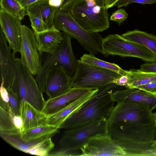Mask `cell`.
<instances>
[{
	"mask_svg": "<svg viewBox=\"0 0 156 156\" xmlns=\"http://www.w3.org/2000/svg\"><path fill=\"white\" fill-rule=\"evenodd\" d=\"M121 86L112 83L98 89L96 94L71 114L59 126L66 129L82 126L108 118L115 106L111 94Z\"/></svg>",
	"mask_w": 156,
	"mask_h": 156,
	"instance_id": "1",
	"label": "cell"
},
{
	"mask_svg": "<svg viewBox=\"0 0 156 156\" xmlns=\"http://www.w3.org/2000/svg\"><path fill=\"white\" fill-rule=\"evenodd\" d=\"M69 10L76 21L89 32L98 33L109 27V15L104 0H80Z\"/></svg>",
	"mask_w": 156,
	"mask_h": 156,
	"instance_id": "2",
	"label": "cell"
},
{
	"mask_svg": "<svg viewBox=\"0 0 156 156\" xmlns=\"http://www.w3.org/2000/svg\"><path fill=\"white\" fill-rule=\"evenodd\" d=\"M63 39L53 53H47L44 58L40 68L35 76V79L42 93L45 92L44 83L46 75L52 68L62 67L71 78L76 70L77 60L73 53L71 44L72 38L68 34L62 32Z\"/></svg>",
	"mask_w": 156,
	"mask_h": 156,
	"instance_id": "3",
	"label": "cell"
},
{
	"mask_svg": "<svg viewBox=\"0 0 156 156\" xmlns=\"http://www.w3.org/2000/svg\"><path fill=\"white\" fill-rule=\"evenodd\" d=\"M53 25L58 30L76 39L90 53L104 55L103 38L98 33H91L83 28L73 18L69 9L58 10L55 16Z\"/></svg>",
	"mask_w": 156,
	"mask_h": 156,
	"instance_id": "4",
	"label": "cell"
},
{
	"mask_svg": "<svg viewBox=\"0 0 156 156\" xmlns=\"http://www.w3.org/2000/svg\"><path fill=\"white\" fill-rule=\"evenodd\" d=\"M22 63L16 58L14 75L11 86L20 101H27L38 110L42 112L46 101L35 77Z\"/></svg>",
	"mask_w": 156,
	"mask_h": 156,
	"instance_id": "5",
	"label": "cell"
},
{
	"mask_svg": "<svg viewBox=\"0 0 156 156\" xmlns=\"http://www.w3.org/2000/svg\"><path fill=\"white\" fill-rule=\"evenodd\" d=\"M108 118H103L82 126L66 129L59 141L60 149L51 155H67L68 152L80 149L91 137L109 133Z\"/></svg>",
	"mask_w": 156,
	"mask_h": 156,
	"instance_id": "6",
	"label": "cell"
},
{
	"mask_svg": "<svg viewBox=\"0 0 156 156\" xmlns=\"http://www.w3.org/2000/svg\"><path fill=\"white\" fill-rule=\"evenodd\" d=\"M121 75L77 60L76 71L71 78L72 87L99 89L112 83Z\"/></svg>",
	"mask_w": 156,
	"mask_h": 156,
	"instance_id": "7",
	"label": "cell"
},
{
	"mask_svg": "<svg viewBox=\"0 0 156 156\" xmlns=\"http://www.w3.org/2000/svg\"><path fill=\"white\" fill-rule=\"evenodd\" d=\"M104 55H119L139 58L149 62L156 61V55L146 47L125 39L121 35L110 34L103 38Z\"/></svg>",
	"mask_w": 156,
	"mask_h": 156,
	"instance_id": "8",
	"label": "cell"
},
{
	"mask_svg": "<svg viewBox=\"0 0 156 156\" xmlns=\"http://www.w3.org/2000/svg\"><path fill=\"white\" fill-rule=\"evenodd\" d=\"M81 156H125V153L109 133L90 137L80 149Z\"/></svg>",
	"mask_w": 156,
	"mask_h": 156,
	"instance_id": "9",
	"label": "cell"
},
{
	"mask_svg": "<svg viewBox=\"0 0 156 156\" xmlns=\"http://www.w3.org/2000/svg\"><path fill=\"white\" fill-rule=\"evenodd\" d=\"M20 52L21 61L33 76L38 73L41 61L34 32L22 25Z\"/></svg>",
	"mask_w": 156,
	"mask_h": 156,
	"instance_id": "10",
	"label": "cell"
},
{
	"mask_svg": "<svg viewBox=\"0 0 156 156\" xmlns=\"http://www.w3.org/2000/svg\"><path fill=\"white\" fill-rule=\"evenodd\" d=\"M72 86L71 77L61 66H57L49 70L45 80V92L49 98L64 94Z\"/></svg>",
	"mask_w": 156,
	"mask_h": 156,
	"instance_id": "11",
	"label": "cell"
},
{
	"mask_svg": "<svg viewBox=\"0 0 156 156\" xmlns=\"http://www.w3.org/2000/svg\"><path fill=\"white\" fill-rule=\"evenodd\" d=\"M4 33L0 28V80L6 89L11 86L14 75L16 58L7 44Z\"/></svg>",
	"mask_w": 156,
	"mask_h": 156,
	"instance_id": "12",
	"label": "cell"
},
{
	"mask_svg": "<svg viewBox=\"0 0 156 156\" xmlns=\"http://www.w3.org/2000/svg\"><path fill=\"white\" fill-rule=\"evenodd\" d=\"M21 21L20 19L0 10V28L4 33L9 46L15 54L20 51Z\"/></svg>",
	"mask_w": 156,
	"mask_h": 156,
	"instance_id": "13",
	"label": "cell"
},
{
	"mask_svg": "<svg viewBox=\"0 0 156 156\" xmlns=\"http://www.w3.org/2000/svg\"><path fill=\"white\" fill-rule=\"evenodd\" d=\"M90 90L73 87L64 94L53 98H49L46 101L42 112L47 116L52 115L66 107Z\"/></svg>",
	"mask_w": 156,
	"mask_h": 156,
	"instance_id": "14",
	"label": "cell"
},
{
	"mask_svg": "<svg viewBox=\"0 0 156 156\" xmlns=\"http://www.w3.org/2000/svg\"><path fill=\"white\" fill-rule=\"evenodd\" d=\"M34 33L40 54L43 53H53L63 39L62 32L54 25L43 31Z\"/></svg>",
	"mask_w": 156,
	"mask_h": 156,
	"instance_id": "15",
	"label": "cell"
},
{
	"mask_svg": "<svg viewBox=\"0 0 156 156\" xmlns=\"http://www.w3.org/2000/svg\"><path fill=\"white\" fill-rule=\"evenodd\" d=\"M98 90V89L90 90L60 111L52 115L47 116V124L55 126L59 129V126L69 116L83 104L92 98Z\"/></svg>",
	"mask_w": 156,
	"mask_h": 156,
	"instance_id": "16",
	"label": "cell"
},
{
	"mask_svg": "<svg viewBox=\"0 0 156 156\" xmlns=\"http://www.w3.org/2000/svg\"><path fill=\"white\" fill-rule=\"evenodd\" d=\"M20 115L23 123V132L40 125L47 124V116L24 100L21 101Z\"/></svg>",
	"mask_w": 156,
	"mask_h": 156,
	"instance_id": "17",
	"label": "cell"
},
{
	"mask_svg": "<svg viewBox=\"0 0 156 156\" xmlns=\"http://www.w3.org/2000/svg\"><path fill=\"white\" fill-rule=\"evenodd\" d=\"M126 39L146 47L156 55V36L137 30L129 31L121 35Z\"/></svg>",
	"mask_w": 156,
	"mask_h": 156,
	"instance_id": "18",
	"label": "cell"
},
{
	"mask_svg": "<svg viewBox=\"0 0 156 156\" xmlns=\"http://www.w3.org/2000/svg\"><path fill=\"white\" fill-rule=\"evenodd\" d=\"M55 126L48 124L40 125L29 129L20 135L24 141H30L46 137H52L59 132Z\"/></svg>",
	"mask_w": 156,
	"mask_h": 156,
	"instance_id": "19",
	"label": "cell"
},
{
	"mask_svg": "<svg viewBox=\"0 0 156 156\" xmlns=\"http://www.w3.org/2000/svg\"><path fill=\"white\" fill-rule=\"evenodd\" d=\"M129 77V87L134 89L137 87L156 81V73L145 72L138 69L127 70Z\"/></svg>",
	"mask_w": 156,
	"mask_h": 156,
	"instance_id": "20",
	"label": "cell"
},
{
	"mask_svg": "<svg viewBox=\"0 0 156 156\" xmlns=\"http://www.w3.org/2000/svg\"><path fill=\"white\" fill-rule=\"evenodd\" d=\"M0 136L5 141L12 147L24 152L40 142L49 138H44L27 142L24 141L21 138L20 135H9L0 134Z\"/></svg>",
	"mask_w": 156,
	"mask_h": 156,
	"instance_id": "21",
	"label": "cell"
},
{
	"mask_svg": "<svg viewBox=\"0 0 156 156\" xmlns=\"http://www.w3.org/2000/svg\"><path fill=\"white\" fill-rule=\"evenodd\" d=\"M80 60L94 66L114 71L121 75L127 73V70L122 69L118 65L99 59L93 54H84L80 57Z\"/></svg>",
	"mask_w": 156,
	"mask_h": 156,
	"instance_id": "22",
	"label": "cell"
},
{
	"mask_svg": "<svg viewBox=\"0 0 156 156\" xmlns=\"http://www.w3.org/2000/svg\"><path fill=\"white\" fill-rule=\"evenodd\" d=\"M34 3L41 14L46 29L53 26L55 16L59 9L51 6L48 1H41Z\"/></svg>",
	"mask_w": 156,
	"mask_h": 156,
	"instance_id": "23",
	"label": "cell"
},
{
	"mask_svg": "<svg viewBox=\"0 0 156 156\" xmlns=\"http://www.w3.org/2000/svg\"><path fill=\"white\" fill-rule=\"evenodd\" d=\"M0 10L4 11L21 20L26 15V8L18 0H0Z\"/></svg>",
	"mask_w": 156,
	"mask_h": 156,
	"instance_id": "24",
	"label": "cell"
},
{
	"mask_svg": "<svg viewBox=\"0 0 156 156\" xmlns=\"http://www.w3.org/2000/svg\"><path fill=\"white\" fill-rule=\"evenodd\" d=\"M26 9V15L29 17L34 33H39L47 30L41 14L34 3L27 6Z\"/></svg>",
	"mask_w": 156,
	"mask_h": 156,
	"instance_id": "25",
	"label": "cell"
},
{
	"mask_svg": "<svg viewBox=\"0 0 156 156\" xmlns=\"http://www.w3.org/2000/svg\"><path fill=\"white\" fill-rule=\"evenodd\" d=\"M0 134L20 135L11 121L8 112L0 107Z\"/></svg>",
	"mask_w": 156,
	"mask_h": 156,
	"instance_id": "26",
	"label": "cell"
},
{
	"mask_svg": "<svg viewBox=\"0 0 156 156\" xmlns=\"http://www.w3.org/2000/svg\"><path fill=\"white\" fill-rule=\"evenodd\" d=\"M54 146L51 137H50L40 142L25 153L38 156H49V152L53 149Z\"/></svg>",
	"mask_w": 156,
	"mask_h": 156,
	"instance_id": "27",
	"label": "cell"
},
{
	"mask_svg": "<svg viewBox=\"0 0 156 156\" xmlns=\"http://www.w3.org/2000/svg\"><path fill=\"white\" fill-rule=\"evenodd\" d=\"M7 89L8 93L9 99L8 109H10L16 115H20L21 101L18 96L17 94L13 91L11 87Z\"/></svg>",
	"mask_w": 156,
	"mask_h": 156,
	"instance_id": "28",
	"label": "cell"
},
{
	"mask_svg": "<svg viewBox=\"0 0 156 156\" xmlns=\"http://www.w3.org/2000/svg\"><path fill=\"white\" fill-rule=\"evenodd\" d=\"M128 14L124 9H120L114 12L110 16L109 20L117 23L120 25L128 18Z\"/></svg>",
	"mask_w": 156,
	"mask_h": 156,
	"instance_id": "29",
	"label": "cell"
},
{
	"mask_svg": "<svg viewBox=\"0 0 156 156\" xmlns=\"http://www.w3.org/2000/svg\"><path fill=\"white\" fill-rule=\"evenodd\" d=\"M7 112L12 124L21 135L23 132V123L21 115H16L9 109H8Z\"/></svg>",
	"mask_w": 156,
	"mask_h": 156,
	"instance_id": "30",
	"label": "cell"
},
{
	"mask_svg": "<svg viewBox=\"0 0 156 156\" xmlns=\"http://www.w3.org/2000/svg\"><path fill=\"white\" fill-rule=\"evenodd\" d=\"M135 89H139L150 93L155 94L156 92V81L137 87Z\"/></svg>",
	"mask_w": 156,
	"mask_h": 156,
	"instance_id": "31",
	"label": "cell"
},
{
	"mask_svg": "<svg viewBox=\"0 0 156 156\" xmlns=\"http://www.w3.org/2000/svg\"><path fill=\"white\" fill-rule=\"evenodd\" d=\"M129 77L126 73L122 75L119 78L114 80L112 83H114L121 87H125L127 88L129 87Z\"/></svg>",
	"mask_w": 156,
	"mask_h": 156,
	"instance_id": "32",
	"label": "cell"
},
{
	"mask_svg": "<svg viewBox=\"0 0 156 156\" xmlns=\"http://www.w3.org/2000/svg\"><path fill=\"white\" fill-rule=\"evenodd\" d=\"M139 70L145 72L156 73V61L142 64Z\"/></svg>",
	"mask_w": 156,
	"mask_h": 156,
	"instance_id": "33",
	"label": "cell"
},
{
	"mask_svg": "<svg viewBox=\"0 0 156 156\" xmlns=\"http://www.w3.org/2000/svg\"><path fill=\"white\" fill-rule=\"evenodd\" d=\"M3 83V81L1 82L0 100L8 104L9 100L8 93L7 89L4 87Z\"/></svg>",
	"mask_w": 156,
	"mask_h": 156,
	"instance_id": "34",
	"label": "cell"
},
{
	"mask_svg": "<svg viewBox=\"0 0 156 156\" xmlns=\"http://www.w3.org/2000/svg\"><path fill=\"white\" fill-rule=\"evenodd\" d=\"M80 0H62V4L59 10L69 9L75 3Z\"/></svg>",
	"mask_w": 156,
	"mask_h": 156,
	"instance_id": "35",
	"label": "cell"
},
{
	"mask_svg": "<svg viewBox=\"0 0 156 156\" xmlns=\"http://www.w3.org/2000/svg\"><path fill=\"white\" fill-rule=\"evenodd\" d=\"M156 2V0H129L126 4V6L129 4L136 3L141 4L143 5L145 4H153Z\"/></svg>",
	"mask_w": 156,
	"mask_h": 156,
	"instance_id": "36",
	"label": "cell"
},
{
	"mask_svg": "<svg viewBox=\"0 0 156 156\" xmlns=\"http://www.w3.org/2000/svg\"><path fill=\"white\" fill-rule=\"evenodd\" d=\"M22 6L26 8L27 6L35 2L43 1L49 0H18Z\"/></svg>",
	"mask_w": 156,
	"mask_h": 156,
	"instance_id": "37",
	"label": "cell"
},
{
	"mask_svg": "<svg viewBox=\"0 0 156 156\" xmlns=\"http://www.w3.org/2000/svg\"><path fill=\"white\" fill-rule=\"evenodd\" d=\"M49 4L51 6L59 9L62 2V0H49Z\"/></svg>",
	"mask_w": 156,
	"mask_h": 156,
	"instance_id": "38",
	"label": "cell"
},
{
	"mask_svg": "<svg viewBox=\"0 0 156 156\" xmlns=\"http://www.w3.org/2000/svg\"><path fill=\"white\" fill-rule=\"evenodd\" d=\"M105 7L108 9L115 5L119 0H104Z\"/></svg>",
	"mask_w": 156,
	"mask_h": 156,
	"instance_id": "39",
	"label": "cell"
},
{
	"mask_svg": "<svg viewBox=\"0 0 156 156\" xmlns=\"http://www.w3.org/2000/svg\"><path fill=\"white\" fill-rule=\"evenodd\" d=\"M129 0H119L115 4V5L119 8L120 7H126V4Z\"/></svg>",
	"mask_w": 156,
	"mask_h": 156,
	"instance_id": "40",
	"label": "cell"
},
{
	"mask_svg": "<svg viewBox=\"0 0 156 156\" xmlns=\"http://www.w3.org/2000/svg\"><path fill=\"white\" fill-rule=\"evenodd\" d=\"M155 94H156V92L155 93Z\"/></svg>",
	"mask_w": 156,
	"mask_h": 156,
	"instance_id": "41",
	"label": "cell"
}]
</instances>
